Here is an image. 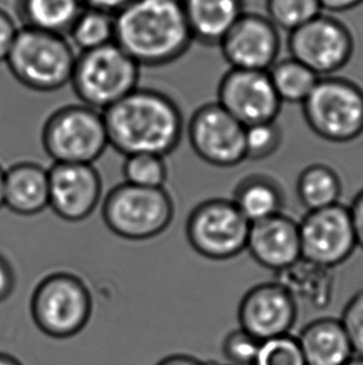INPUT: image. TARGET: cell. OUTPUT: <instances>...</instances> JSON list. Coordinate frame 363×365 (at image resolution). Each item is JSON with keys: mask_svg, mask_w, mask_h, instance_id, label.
I'll return each instance as SVG.
<instances>
[{"mask_svg": "<svg viewBox=\"0 0 363 365\" xmlns=\"http://www.w3.org/2000/svg\"><path fill=\"white\" fill-rule=\"evenodd\" d=\"M193 40L204 46H219L241 15L244 0H182Z\"/></svg>", "mask_w": 363, "mask_h": 365, "instance_id": "obj_19", "label": "cell"}, {"mask_svg": "<svg viewBox=\"0 0 363 365\" xmlns=\"http://www.w3.org/2000/svg\"><path fill=\"white\" fill-rule=\"evenodd\" d=\"M299 236L301 259L319 268L340 266L357 251L349 210L342 203L305 213Z\"/></svg>", "mask_w": 363, "mask_h": 365, "instance_id": "obj_11", "label": "cell"}, {"mask_svg": "<svg viewBox=\"0 0 363 365\" xmlns=\"http://www.w3.org/2000/svg\"><path fill=\"white\" fill-rule=\"evenodd\" d=\"M344 365H363V356H354Z\"/></svg>", "mask_w": 363, "mask_h": 365, "instance_id": "obj_40", "label": "cell"}, {"mask_svg": "<svg viewBox=\"0 0 363 365\" xmlns=\"http://www.w3.org/2000/svg\"><path fill=\"white\" fill-rule=\"evenodd\" d=\"M295 193L305 212L342 203L344 182L339 173L326 163H312L301 170Z\"/></svg>", "mask_w": 363, "mask_h": 365, "instance_id": "obj_22", "label": "cell"}, {"mask_svg": "<svg viewBox=\"0 0 363 365\" xmlns=\"http://www.w3.org/2000/svg\"><path fill=\"white\" fill-rule=\"evenodd\" d=\"M16 287V276L9 259L0 253V303L9 299Z\"/></svg>", "mask_w": 363, "mask_h": 365, "instance_id": "obj_33", "label": "cell"}, {"mask_svg": "<svg viewBox=\"0 0 363 365\" xmlns=\"http://www.w3.org/2000/svg\"><path fill=\"white\" fill-rule=\"evenodd\" d=\"M301 111L311 133L326 143L344 145L363 133V90L346 78H320Z\"/></svg>", "mask_w": 363, "mask_h": 365, "instance_id": "obj_6", "label": "cell"}, {"mask_svg": "<svg viewBox=\"0 0 363 365\" xmlns=\"http://www.w3.org/2000/svg\"><path fill=\"white\" fill-rule=\"evenodd\" d=\"M19 29L14 16L0 6V63H5Z\"/></svg>", "mask_w": 363, "mask_h": 365, "instance_id": "obj_32", "label": "cell"}, {"mask_svg": "<svg viewBox=\"0 0 363 365\" xmlns=\"http://www.w3.org/2000/svg\"><path fill=\"white\" fill-rule=\"evenodd\" d=\"M66 38L80 53L115 43V14L84 6Z\"/></svg>", "mask_w": 363, "mask_h": 365, "instance_id": "obj_25", "label": "cell"}, {"mask_svg": "<svg viewBox=\"0 0 363 365\" xmlns=\"http://www.w3.org/2000/svg\"><path fill=\"white\" fill-rule=\"evenodd\" d=\"M141 66L116 43L76 56L70 84L81 104L103 111L138 88Z\"/></svg>", "mask_w": 363, "mask_h": 365, "instance_id": "obj_5", "label": "cell"}, {"mask_svg": "<svg viewBox=\"0 0 363 365\" xmlns=\"http://www.w3.org/2000/svg\"><path fill=\"white\" fill-rule=\"evenodd\" d=\"M216 103L243 126L275 121L283 103L268 71L229 69L216 89Z\"/></svg>", "mask_w": 363, "mask_h": 365, "instance_id": "obj_13", "label": "cell"}, {"mask_svg": "<svg viewBox=\"0 0 363 365\" xmlns=\"http://www.w3.org/2000/svg\"><path fill=\"white\" fill-rule=\"evenodd\" d=\"M357 248L363 251V188L349 205Z\"/></svg>", "mask_w": 363, "mask_h": 365, "instance_id": "obj_34", "label": "cell"}, {"mask_svg": "<svg viewBox=\"0 0 363 365\" xmlns=\"http://www.w3.org/2000/svg\"><path fill=\"white\" fill-rule=\"evenodd\" d=\"M5 168L0 165V208L4 207Z\"/></svg>", "mask_w": 363, "mask_h": 365, "instance_id": "obj_39", "label": "cell"}, {"mask_svg": "<svg viewBox=\"0 0 363 365\" xmlns=\"http://www.w3.org/2000/svg\"><path fill=\"white\" fill-rule=\"evenodd\" d=\"M268 73L280 101L293 106L304 104L320 79L319 75L291 56L278 60Z\"/></svg>", "mask_w": 363, "mask_h": 365, "instance_id": "obj_24", "label": "cell"}, {"mask_svg": "<svg viewBox=\"0 0 363 365\" xmlns=\"http://www.w3.org/2000/svg\"><path fill=\"white\" fill-rule=\"evenodd\" d=\"M218 48L229 69L269 71L279 60L281 35L266 15L246 11Z\"/></svg>", "mask_w": 363, "mask_h": 365, "instance_id": "obj_15", "label": "cell"}, {"mask_svg": "<svg viewBox=\"0 0 363 365\" xmlns=\"http://www.w3.org/2000/svg\"><path fill=\"white\" fill-rule=\"evenodd\" d=\"M251 223L231 198L214 197L198 203L186 218V241L209 261L231 259L246 251Z\"/></svg>", "mask_w": 363, "mask_h": 365, "instance_id": "obj_9", "label": "cell"}, {"mask_svg": "<svg viewBox=\"0 0 363 365\" xmlns=\"http://www.w3.org/2000/svg\"><path fill=\"white\" fill-rule=\"evenodd\" d=\"M231 200L249 223L284 213L283 191L278 183L263 175H251L241 181Z\"/></svg>", "mask_w": 363, "mask_h": 365, "instance_id": "obj_23", "label": "cell"}, {"mask_svg": "<svg viewBox=\"0 0 363 365\" xmlns=\"http://www.w3.org/2000/svg\"><path fill=\"white\" fill-rule=\"evenodd\" d=\"M76 56L65 35L20 26L5 64L25 88L54 93L70 84Z\"/></svg>", "mask_w": 363, "mask_h": 365, "instance_id": "obj_3", "label": "cell"}, {"mask_svg": "<svg viewBox=\"0 0 363 365\" xmlns=\"http://www.w3.org/2000/svg\"><path fill=\"white\" fill-rule=\"evenodd\" d=\"M246 126L216 101L201 105L186 125L191 150L203 163L231 168L246 161Z\"/></svg>", "mask_w": 363, "mask_h": 365, "instance_id": "obj_12", "label": "cell"}, {"mask_svg": "<svg viewBox=\"0 0 363 365\" xmlns=\"http://www.w3.org/2000/svg\"><path fill=\"white\" fill-rule=\"evenodd\" d=\"M283 130L278 120L246 126L244 133L246 161H263L279 151Z\"/></svg>", "mask_w": 363, "mask_h": 365, "instance_id": "obj_28", "label": "cell"}, {"mask_svg": "<svg viewBox=\"0 0 363 365\" xmlns=\"http://www.w3.org/2000/svg\"><path fill=\"white\" fill-rule=\"evenodd\" d=\"M41 143L54 163H93L108 148L102 111L85 104L65 105L45 120Z\"/></svg>", "mask_w": 363, "mask_h": 365, "instance_id": "obj_8", "label": "cell"}, {"mask_svg": "<svg viewBox=\"0 0 363 365\" xmlns=\"http://www.w3.org/2000/svg\"><path fill=\"white\" fill-rule=\"evenodd\" d=\"M265 8L271 23L288 33L324 13L320 0H266Z\"/></svg>", "mask_w": 363, "mask_h": 365, "instance_id": "obj_27", "label": "cell"}, {"mask_svg": "<svg viewBox=\"0 0 363 365\" xmlns=\"http://www.w3.org/2000/svg\"><path fill=\"white\" fill-rule=\"evenodd\" d=\"M115 43L141 68L172 64L194 43L182 0H132L115 14Z\"/></svg>", "mask_w": 363, "mask_h": 365, "instance_id": "obj_2", "label": "cell"}, {"mask_svg": "<svg viewBox=\"0 0 363 365\" xmlns=\"http://www.w3.org/2000/svg\"><path fill=\"white\" fill-rule=\"evenodd\" d=\"M108 146L125 156H167L179 146L184 118L177 103L159 90L136 88L102 111Z\"/></svg>", "mask_w": 363, "mask_h": 365, "instance_id": "obj_1", "label": "cell"}, {"mask_svg": "<svg viewBox=\"0 0 363 365\" xmlns=\"http://www.w3.org/2000/svg\"><path fill=\"white\" fill-rule=\"evenodd\" d=\"M102 178L93 163H53L49 207L66 222L90 217L102 198Z\"/></svg>", "mask_w": 363, "mask_h": 365, "instance_id": "obj_16", "label": "cell"}, {"mask_svg": "<svg viewBox=\"0 0 363 365\" xmlns=\"http://www.w3.org/2000/svg\"><path fill=\"white\" fill-rule=\"evenodd\" d=\"M93 299L89 287L73 272L49 273L36 284L30 298V316L43 334L69 339L89 324Z\"/></svg>", "mask_w": 363, "mask_h": 365, "instance_id": "obj_4", "label": "cell"}, {"mask_svg": "<svg viewBox=\"0 0 363 365\" xmlns=\"http://www.w3.org/2000/svg\"><path fill=\"white\" fill-rule=\"evenodd\" d=\"M246 250L266 271H288L301 261L299 222L285 213H278L251 223Z\"/></svg>", "mask_w": 363, "mask_h": 365, "instance_id": "obj_17", "label": "cell"}, {"mask_svg": "<svg viewBox=\"0 0 363 365\" xmlns=\"http://www.w3.org/2000/svg\"><path fill=\"white\" fill-rule=\"evenodd\" d=\"M125 158L122 168L125 182L138 187H164L168 178L164 156L154 153H135Z\"/></svg>", "mask_w": 363, "mask_h": 365, "instance_id": "obj_26", "label": "cell"}, {"mask_svg": "<svg viewBox=\"0 0 363 365\" xmlns=\"http://www.w3.org/2000/svg\"><path fill=\"white\" fill-rule=\"evenodd\" d=\"M261 343L241 328H236L226 334L221 351L229 365H253Z\"/></svg>", "mask_w": 363, "mask_h": 365, "instance_id": "obj_30", "label": "cell"}, {"mask_svg": "<svg viewBox=\"0 0 363 365\" xmlns=\"http://www.w3.org/2000/svg\"><path fill=\"white\" fill-rule=\"evenodd\" d=\"M85 6L95 8V9L105 10L111 14H116L118 10L122 9L132 0H81Z\"/></svg>", "mask_w": 363, "mask_h": 365, "instance_id": "obj_36", "label": "cell"}, {"mask_svg": "<svg viewBox=\"0 0 363 365\" xmlns=\"http://www.w3.org/2000/svg\"><path fill=\"white\" fill-rule=\"evenodd\" d=\"M228 365H229V364H228Z\"/></svg>", "mask_w": 363, "mask_h": 365, "instance_id": "obj_41", "label": "cell"}, {"mask_svg": "<svg viewBox=\"0 0 363 365\" xmlns=\"http://www.w3.org/2000/svg\"><path fill=\"white\" fill-rule=\"evenodd\" d=\"M306 365H344L354 356L340 319L310 322L296 338Z\"/></svg>", "mask_w": 363, "mask_h": 365, "instance_id": "obj_20", "label": "cell"}, {"mask_svg": "<svg viewBox=\"0 0 363 365\" xmlns=\"http://www.w3.org/2000/svg\"><path fill=\"white\" fill-rule=\"evenodd\" d=\"M84 6L81 0H15L20 26L65 36Z\"/></svg>", "mask_w": 363, "mask_h": 365, "instance_id": "obj_21", "label": "cell"}, {"mask_svg": "<svg viewBox=\"0 0 363 365\" xmlns=\"http://www.w3.org/2000/svg\"><path fill=\"white\" fill-rule=\"evenodd\" d=\"M156 365H208L196 356L189 354H171L164 356Z\"/></svg>", "mask_w": 363, "mask_h": 365, "instance_id": "obj_37", "label": "cell"}, {"mask_svg": "<svg viewBox=\"0 0 363 365\" xmlns=\"http://www.w3.org/2000/svg\"><path fill=\"white\" fill-rule=\"evenodd\" d=\"M253 365H306L295 336H278L261 341Z\"/></svg>", "mask_w": 363, "mask_h": 365, "instance_id": "obj_29", "label": "cell"}, {"mask_svg": "<svg viewBox=\"0 0 363 365\" xmlns=\"http://www.w3.org/2000/svg\"><path fill=\"white\" fill-rule=\"evenodd\" d=\"M174 201L164 187L146 188L120 183L102 203L108 230L127 241H148L162 235L174 218Z\"/></svg>", "mask_w": 363, "mask_h": 365, "instance_id": "obj_7", "label": "cell"}, {"mask_svg": "<svg viewBox=\"0 0 363 365\" xmlns=\"http://www.w3.org/2000/svg\"><path fill=\"white\" fill-rule=\"evenodd\" d=\"M296 318L294 297L279 282L256 283L244 293L238 306L239 328L259 341L289 334Z\"/></svg>", "mask_w": 363, "mask_h": 365, "instance_id": "obj_14", "label": "cell"}, {"mask_svg": "<svg viewBox=\"0 0 363 365\" xmlns=\"http://www.w3.org/2000/svg\"><path fill=\"white\" fill-rule=\"evenodd\" d=\"M288 49L293 59L320 78L331 76L344 69L352 58L354 35L336 16L321 13L289 33Z\"/></svg>", "mask_w": 363, "mask_h": 365, "instance_id": "obj_10", "label": "cell"}, {"mask_svg": "<svg viewBox=\"0 0 363 365\" xmlns=\"http://www.w3.org/2000/svg\"><path fill=\"white\" fill-rule=\"evenodd\" d=\"M4 207L23 217L49 207V168L34 161H20L6 168Z\"/></svg>", "mask_w": 363, "mask_h": 365, "instance_id": "obj_18", "label": "cell"}, {"mask_svg": "<svg viewBox=\"0 0 363 365\" xmlns=\"http://www.w3.org/2000/svg\"><path fill=\"white\" fill-rule=\"evenodd\" d=\"M0 365H24L16 356L0 351Z\"/></svg>", "mask_w": 363, "mask_h": 365, "instance_id": "obj_38", "label": "cell"}, {"mask_svg": "<svg viewBox=\"0 0 363 365\" xmlns=\"http://www.w3.org/2000/svg\"><path fill=\"white\" fill-rule=\"evenodd\" d=\"M340 322L354 356H363V289L346 303Z\"/></svg>", "mask_w": 363, "mask_h": 365, "instance_id": "obj_31", "label": "cell"}, {"mask_svg": "<svg viewBox=\"0 0 363 365\" xmlns=\"http://www.w3.org/2000/svg\"><path fill=\"white\" fill-rule=\"evenodd\" d=\"M322 10L329 13H347L363 4V0H320Z\"/></svg>", "mask_w": 363, "mask_h": 365, "instance_id": "obj_35", "label": "cell"}]
</instances>
